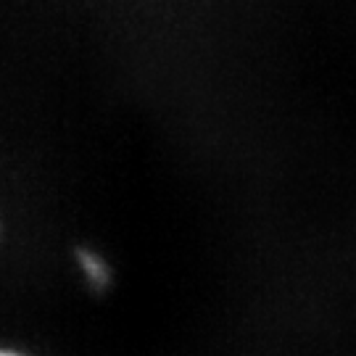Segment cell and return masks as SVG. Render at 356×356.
Segmentation results:
<instances>
[{
  "label": "cell",
  "mask_w": 356,
  "mask_h": 356,
  "mask_svg": "<svg viewBox=\"0 0 356 356\" xmlns=\"http://www.w3.org/2000/svg\"><path fill=\"white\" fill-rule=\"evenodd\" d=\"M0 356H32V354L24 351V348H16V346L0 343Z\"/></svg>",
  "instance_id": "1"
}]
</instances>
